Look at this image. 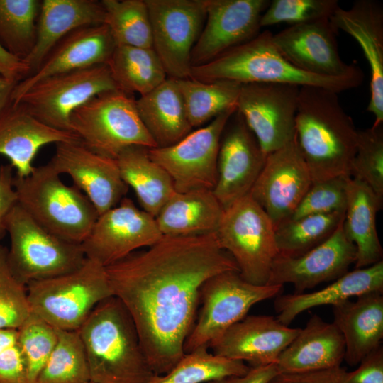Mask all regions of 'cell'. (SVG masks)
Instances as JSON below:
<instances>
[{"instance_id": "cell-1", "label": "cell", "mask_w": 383, "mask_h": 383, "mask_svg": "<svg viewBox=\"0 0 383 383\" xmlns=\"http://www.w3.org/2000/svg\"><path fill=\"white\" fill-rule=\"evenodd\" d=\"M106 271L113 295L130 313L155 374L167 373L184 356L204 283L221 272H239L216 232L163 235L146 250L106 267Z\"/></svg>"}, {"instance_id": "cell-2", "label": "cell", "mask_w": 383, "mask_h": 383, "mask_svg": "<svg viewBox=\"0 0 383 383\" xmlns=\"http://www.w3.org/2000/svg\"><path fill=\"white\" fill-rule=\"evenodd\" d=\"M357 133L338 93L319 87H300L295 141L313 182L350 177Z\"/></svg>"}, {"instance_id": "cell-3", "label": "cell", "mask_w": 383, "mask_h": 383, "mask_svg": "<svg viewBox=\"0 0 383 383\" xmlns=\"http://www.w3.org/2000/svg\"><path fill=\"white\" fill-rule=\"evenodd\" d=\"M93 383H148L155 375L126 308L115 296L100 301L77 330Z\"/></svg>"}, {"instance_id": "cell-4", "label": "cell", "mask_w": 383, "mask_h": 383, "mask_svg": "<svg viewBox=\"0 0 383 383\" xmlns=\"http://www.w3.org/2000/svg\"><path fill=\"white\" fill-rule=\"evenodd\" d=\"M270 30L221 54L211 62L192 67L189 79L200 82L230 80L240 84L274 82L322 87L336 93L361 84L364 75L327 77L304 72L277 50Z\"/></svg>"}, {"instance_id": "cell-5", "label": "cell", "mask_w": 383, "mask_h": 383, "mask_svg": "<svg viewBox=\"0 0 383 383\" xmlns=\"http://www.w3.org/2000/svg\"><path fill=\"white\" fill-rule=\"evenodd\" d=\"M49 162L27 177L14 176L18 204L40 226L65 240L82 244L99 214L76 186H68Z\"/></svg>"}, {"instance_id": "cell-6", "label": "cell", "mask_w": 383, "mask_h": 383, "mask_svg": "<svg viewBox=\"0 0 383 383\" xmlns=\"http://www.w3.org/2000/svg\"><path fill=\"white\" fill-rule=\"evenodd\" d=\"M70 125L89 150L111 159L131 146L157 148L140 118L135 99L120 89L101 92L75 109Z\"/></svg>"}, {"instance_id": "cell-7", "label": "cell", "mask_w": 383, "mask_h": 383, "mask_svg": "<svg viewBox=\"0 0 383 383\" xmlns=\"http://www.w3.org/2000/svg\"><path fill=\"white\" fill-rule=\"evenodd\" d=\"M26 287L31 312L63 331H77L100 301L113 296L106 267L89 258L72 272Z\"/></svg>"}, {"instance_id": "cell-8", "label": "cell", "mask_w": 383, "mask_h": 383, "mask_svg": "<svg viewBox=\"0 0 383 383\" xmlns=\"http://www.w3.org/2000/svg\"><path fill=\"white\" fill-rule=\"evenodd\" d=\"M6 233L11 240L7 252L9 267L26 285L72 272L87 259L81 244L48 232L18 204L7 217Z\"/></svg>"}, {"instance_id": "cell-9", "label": "cell", "mask_w": 383, "mask_h": 383, "mask_svg": "<svg viewBox=\"0 0 383 383\" xmlns=\"http://www.w3.org/2000/svg\"><path fill=\"white\" fill-rule=\"evenodd\" d=\"M216 234L245 280L267 284L272 262L279 255L275 227L250 194L224 210Z\"/></svg>"}, {"instance_id": "cell-10", "label": "cell", "mask_w": 383, "mask_h": 383, "mask_svg": "<svg viewBox=\"0 0 383 383\" xmlns=\"http://www.w3.org/2000/svg\"><path fill=\"white\" fill-rule=\"evenodd\" d=\"M282 289L283 285L250 283L236 271L221 272L209 278L200 289L199 307L184 343V353L209 347L244 318L255 304L279 296Z\"/></svg>"}, {"instance_id": "cell-11", "label": "cell", "mask_w": 383, "mask_h": 383, "mask_svg": "<svg viewBox=\"0 0 383 383\" xmlns=\"http://www.w3.org/2000/svg\"><path fill=\"white\" fill-rule=\"evenodd\" d=\"M114 89H118L108 65L100 64L44 78L11 102L50 127L72 132V111L94 96Z\"/></svg>"}, {"instance_id": "cell-12", "label": "cell", "mask_w": 383, "mask_h": 383, "mask_svg": "<svg viewBox=\"0 0 383 383\" xmlns=\"http://www.w3.org/2000/svg\"><path fill=\"white\" fill-rule=\"evenodd\" d=\"M236 109L235 106L224 111L172 145L148 148L150 157L168 173L177 192L213 190L221 135Z\"/></svg>"}, {"instance_id": "cell-13", "label": "cell", "mask_w": 383, "mask_h": 383, "mask_svg": "<svg viewBox=\"0 0 383 383\" xmlns=\"http://www.w3.org/2000/svg\"><path fill=\"white\" fill-rule=\"evenodd\" d=\"M152 48L169 78L190 77L191 53L206 19V0H145Z\"/></svg>"}, {"instance_id": "cell-14", "label": "cell", "mask_w": 383, "mask_h": 383, "mask_svg": "<svg viewBox=\"0 0 383 383\" xmlns=\"http://www.w3.org/2000/svg\"><path fill=\"white\" fill-rule=\"evenodd\" d=\"M299 90L291 84H241L237 111L266 154L294 140Z\"/></svg>"}, {"instance_id": "cell-15", "label": "cell", "mask_w": 383, "mask_h": 383, "mask_svg": "<svg viewBox=\"0 0 383 383\" xmlns=\"http://www.w3.org/2000/svg\"><path fill=\"white\" fill-rule=\"evenodd\" d=\"M155 217L124 197L118 205L99 215L81 246L87 258L111 265L162 237Z\"/></svg>"}, {"instance_id": "cell-16", "label": "cell", "mask_w": 383, "mask_h": 383, "mask_svg": "<svg viewBox=\"0 0 383 383\" xmlns=\"http://www.w3.org/2000/svg\"><path fill=\"white\" fill-rule=\"evenodd\" d=\"M267 0H206V19L191 53L192 67L204 65L260 32Z\"/></svg>"}, {"instance_id": "cell-17", "label": "cell", "mask_w": 383, "mask_h": 383, "mask_svg": "<svg viewBox=\"0 0 383 383\" xmlns=\"http://www.w3.org/2000/svg\"><path fill=\"white\" fill-rule=\"evenodd\" d=\"M312 182L294 138L267 154L249 194L276 228L291 217Z\"/></svg>"}, {"instance_id": "cell-18", "label": "cell", "mask_w": 383, "mask_h": 383, "mask_svg": "<svg viewBox=\"0 0 383 383\" xmlns=\"http://www.w3.org/2000/svg\"><path fill=\"white\" fill-rule=\"evenodd\" d=\"M267 156L236 109L221 135L218 179L213 190L224 210L250 193Z\"/></svg>"}, {"instance_id": "cell-19", "label": "cell", "mask_w": 383, "mask_h": 383, "mask_svg": "<svg viewBox=\"0 0 383 383\" xmlns=\"http://www.w3.org/2000/svg\"><path fill=\"white\" fill-rule=\"evenodd\" d=\"M55 145V154L48 162L60 174L72 178L99 215L118 205L126 196L128 187L116 160L91 151L79 140Z\"/></svg>"}, {"instance_id": "cell-20", "label": "cell", "mask_w": 383, "mask_h": 383, "mask_svg": "<svg viewBox=\"0 0 383 383\" xmlns=\"http://www.w3.org/2000/svg\"><path fill=\"white\" fill-rule=\"evenodd\" d=\"M338 31L331 18H326L289 26L273 34L272 41L290 63L307 73L327 77L364 75L359 67L341 59Z\"/></svg>"}, {"instance_id": "cell-21", "label": "cell", "mask_w": 383, "mask_h": 383, "mask_svg": "<svg viewBox=\"0 0 383 383\" xmlns=\"http://www.w3.org/2000/svg\"><path fill=\"white\" fill-rule=\"evenodd\" d=\"M343 222L326 240L304 254L297 257L278 255L272 262L267 284L289 283L294 293H304L348 272L355 262L356 248L346 236Z\"/></svg>"}, {"instance_id": "cell-22", "label": "cell", "mask_w": 383, "mask_h": 383, "mask_svg": "<svg viewBox=\"0 0 383 383\" xmlns=\"http://www.w3.org/2000/svg\"><path fill=\"white\" fill-rule=\"evenodd\" d=\"M300 329L285 326L272 316L247 315L209 348L217 355L247 362L250 367L267 365L276 363Z\"/></svg>"}, {"instance_id": "cell-23", "label": "cell", "mask_w": 383, "mask_h": 383, "mask_svg": "<svg viewBox=\"0 0 383 383\" xmlns=\"http://www.w3.org/2000/svg\"><path fill=\"white\" fill-rule=\"evenodd\" d=\"M116 43L105 24L77 28L62 38L39 67L15 87L11 101L38 81L60 73L107 64Z\"/></svg>"}, {"instance_id": "cell-24", "label": "cell", "mask_w": 383, "mask_h": 383, "mask_svg": "<svg viewBox=\"0 0 383 383\" xmlns=\"http://www.w3.org/2000/svg\"><path fill=\"white\" fill-rule=\"evenodd\" d=\"M331 20L338 30L359 43L371 72L370 99L367 110L383 123V8L373 0H357L348 9L339 7Z\"/></svg>"}, {"instance_id": "cell-25", "label": "cell", "mask_w": 383, "mask_h": 383, "mask_svg": "<svg viewBox=\"0 0 383 383\" xmlns=\"http://www.w3.org/2000/svg\"><path fill=\"white\" fill-rule=\"evenodd\" d=\"M79 140L74 133L50 127L11 102L0 113V155L7 157L16 175L28 176L40 148L50 144Z\"/></svg>"}, {"instance_id": "cell-26", "label": "cell", "mask_w": 383, "mask_h": 383, "mask_svg": "<svg viewBox=\"0 0 383 383\" xmlns=\"http://www.w3.org/2000/svg\"><path fill=\"white\" fill-rule=\"evenodd\" d=\"M343 337L334 325L313 315L282 352L278 373L316 371L340 367L345 356Z\"/></svg>"}, {"instance_id": "cell-27", "label": "cell", "mask_w": 383, "mask_h": 383, "mask_svg": "<svg viewBox=\"0 0 383 383\" xmlns=\"http://www.w3.org/2000/svg\"><path fill=\"white\" fill-rule=\"evenodd\" d=\"M333 323L345 341L344 360L357 365L383 338V292H374L333 306Z\"/></svg>"}, {"instance_id": "cell-28", "label": "cell", "mask_w": 383, "mask_h": 383, "mask_svg": "<svg viewBox=\"0 0 383 383\" xmlns=\"http://www.w3.org/2000/svg\"><path fill=\"white\" fill-rule=\"evenodd\" d=\"M104 9L96 0H43L37 22L35 46L25 59L30 76L52 47L70 32L87 26L103 24Z\"/></svg>"}, {"instance_id": "cell-29", "label": "cell", "mask_w": 383, "mask_h": 383, "mask_svg": "<svg viewBox=\"0 0 383 383\" xmlns=\"http://www.w3.org/2000/svg\"><path fill=\"white\" fill-rule=\"evenodd\" d=\"M326 287L310 293L279 295L274 301L277 319L285 326L304 311L324 305H336L362 294L383 292V260L348 272Z\"/></svg>"}, {"instance_id": "cell-30", "label": "cell", "mask_w": 383, "mask_h": 383, "mask_svg": "<svg viewBox=\"0 0 383 383\" xmlns=\"http://www.w3.org/2000/svg\"><path fill=\"white\" fill-rule=\"evenodd\" d=\"M223 212L212 190L196 189L175 192L155 218L164 236H194L216 232Z\"/></svg>"}, {"instance_id": "cell-31", "label": "cell", "mask_w": 383, "mask_h": 383, "mask_svg": "<svg viewBox=\"0 0 383 383\" xmlns=\"http://www.w3.org/2000/svg\"><path fill=\"white\" fill-rule=\"evenodd\" d=\"M343 231L356 248L355 269L382 260L383 250L377 231V213L382 201L364 182L349 177Z\"/></svg>"}, {"instance_id": "cell-32", "label": "cell", "mask_w": 383, "mask_h": 383, "mask_svg": "<svg viewBox=\"0 0 383 383\" xmlns=\"http://www.w3.org/2000/svg\"><path fill=\"white\" fill-rule=\"evenodd\" d=\"M135 105L157 148L172 145L192 131L175 79L167 78L135 100Z\"/></svg>"}, {"instance_id": "cell-33", "label": "cell", "mask_w": 383, "mask_h": 383, "mask_svg": "<svg viewBox=\"0 0 383 383\" xmlns=\"http://www.w3.org/2000/svg\"><path fill=\"white\" fill-rule=\"evenodd\" d=\"M116 161L122 179L133 189L142 209L155 218L177 192L170 176L150 157L145 147H128Z\"/></svg>"}, {"instance_id": "cell-34", "label": "cell", "mask_w": 383, "mask_h": 383, "mask_svg": "<svg viewBox=\"0 0 383 383\" xmlns=\"http://www.w3.org/2000/svg\"><path fill=\"white\" fill-rule=\"evenodd\" d=\"M118 89L144 95L167 79L153 48L116 45L106 64Z\"/></svg>"}, {"instance_id": "cell-35", "label": "cell", "mask_w": 383, "mask_h": 383, "mask_svg": "<svg viewBox=\"0 0 383 383\" xmlns=\"http://www.w3.org/2000/svg\"><path fill=\"white\" fill-rule=\"evenodd\" d=\"M176 80L192 128L236 106L241 87L238 82L223 79L200 82L189 78Z\"/></svg>"}, {"instance_id": "cell-36", "label": "cell", "mask_w": 383, "mask_h": 383, "mask_svg": "<svg viewBox=\"0 0 383 383\" xmlns=\"http://www.w3.org/2000/svg\"><path fill=\"white\" fill-rule=\"evenodd\" d=\"M250 369L243 361L217 355L203 346L184 353L169 372L155 374L148 383H208L244 375Z\"/></svg>"}, {"instance_id": "cell-37", "label": "cell", "mask_w": 383, "mask_h": 383, "mask_svg": "<svg viewBox=\"0 0 383 383\" xmlns=\"http://www.w3.org/2000/svg\"><path fill=\"white\" fill-rule=\"evenodd\" d=\"M345 212L289 218L275 228L279 255L297 257L326 240L343 222Z\"/></svg>"}, {"instance_id": "cell-38", "label": "cell", "mask_w": 383, "mask_h": 383, "mask_svg": "<svg viewBox=\"0 0 383 383\" xmlns=\"http://www.w3.org/2000/svg\"><path fill=\"white\" fill-rule=\"evenodd\" d=\"M42 1L0 0V44L11 54L26 59L37 37Z\"/></svg>"}, {"instance_id": "cell-39", "label": "cell", "mask_w": 383, "mask_h": 383, "mask_svg": "<svg viewBox=\"0 0 383 383\" xmlns=\"http://www.w3.org/2000/svg\"><path fill=\"white\" fill-rule=\"evenodd\" d=\"M105 24L116 45L152 48L151 25L145 0H102Z\"/></svg>"}, {"instance_id": "cell-40", "label": "cell", "mask_w": 383, "mask_h": 383, "mask_svg": "<svg viewBox=\"0 0 383 383\" xmlns=\"http://www.w3.org/2000/svg\"><path fill=\"white\" fill-rule=\"evenodd\" d=\"M57 340L35 383H90L84 348L77 331L57 329Z\"/></svg>"}, {"instance_id": "cell-41", "label": "cell", "mask_w": 383, "mask_h": 383, "mask_svg": "<svg viewBox=\"0 0 383 383\" xmlns=\"http://www.w3.org/2000/svg\"><path fill=\"white\" fill-rule=\"evenodd\" d=\"M350 177L364 182L383 201V126L358 131Z\"/></svg>"}, {"instance_id": "cell-42", "label": "cell", "mask_w": 383, "mask_h": 383, "mask_svg": "<svg viewBox=\"0 0 383 383\" xmlns=\"http://www.w3.org/2000/svg\"><path fill=\"white\" fill-rule=\"evenodd\" d=\"M17 330L26 365V383H35L56 345L57 329L31 312Z\"/></svg>"}, {"instance_id": "cell-43", "label": "cell", "mask_w": 383, "mask_h": 383, "mask_svg": "<svg viewBox=\"0 0 383 383\" xmlns=\"http://www.w3.org/2000/svg\"><path fill=\"white\" fill-rule=\"evenodd\" d=\"M8 249L0 245V329H18L31 313L27 287L12 272Z\"/></svg>"}, {"instance_id": "cell-44", "label": "cell", "mask_w": 383, "mask_h": 383, "mask_svg": "<svg viewBox=\"0 0 383 383\" xmlns=\"http://www.w3.org/2000/svg\"><path fill=\"white\" fill-rule=\"evenodd\" d=\"M339 8L337 0H273L262 13L260 27L287 23H307L331 18Z\"/></svg>"}, {"instance_id": "cell-45", "label": "cell", "mask_w": 383, "mask_h": 383, "mask_svg": "<svg viewBox=\"0 0 383 383\" xmlns=\"http://www.w3.org/2000/svg\"><path fill=\"white\" fill-rule=\"evenodd\" d=\"M349 177L340 176L313 182L289 218L311 214L345 212Z\"/></svg>"}, {"instance_id": "cell-46", "label": "cell", "mask_w": 383, "mask_h": 383, "mask_svg": "<svg viewBox=\"0 0 383 383\" xmlns=\"http://www.w3.org/2000/svg\"><path fill=\"white\" fill-rule=\"evenodd\" d=\"M341 383H383V346L367 354L356 370L345 372Z\"/></svg>"}, {"instance_id": "cell-47", "label": "cell", "mask_w": 383, "mask_h": 383, "mask_svg": "<svg viewBox=\"0 0 383 383\" xmlns=\"http://www.w3.org/2000/svg\"><path fill=\"white\" fill-rule=\"evenodd\" d=\"M13 170V168L10 164L0 165V240L6 233L7 217L18 204Z\"/></svg>"}, {"instance_id": "cell-48", "label": "cell", "mask_w": 383, "mask_h": 383, "mask_svg": "<svg viewBox=\"0 0 383 383\" xmlns=\"http://www.w3.org/2000/svg\"><path fill=\"white\" fill-rule=\"evenodd\" d=\"M346 370L341 366L294 373H278L269 383H341Z\"/></svg>"}, {"instance_id": "cell-49", "label": "cell", "mask_w": 383, "mask_h": 383, "mask_svg": "<svg viewBox=\"0 0 383 383\" xmlns=\"http://www.w3.org/2000/svg\"><path fill=\"white\" fill-rule=\"evenodd\" d=\"M28 74L26 61L13 55L0 44V77L18 83Z\"/></svg>"}, {"instance_id": "cell-50", "label": "cell", "mask_w": 383, "mask_h": 383, "mask_svg": "<svg viewBox=\"0 0 383 383\" xmlns=\"http://www.w3.org/2000/svg\"><path fill=\"white\" fill-rule=\"evenodd\" d=\"M278 374L275 363L250 367V370L242 376H231L208 383H269Z\"/></svg>"}, {"instance_id": "cell-51", "label": "cell", "mask_w": 383, "mask_h": 383, "mask_svg": "<svg viewBox=\"0 0 383 383\" xmlns=\"http://www.w3.org/2000/svg\"><path fill=\"white\" fill-rule=\"evenodd\" d=\"M17 84L0 77V113L11 102V96Z\"/></svg>"}, {"instance_id": "cell-52", "label": "cell", "mask_w": 383, "mask_h": 383, "mask_svg": "<svg viewBox=\"0 0 383 383\" xmlns=\"http://www.w3.org/2000/svg\"><path fill=\"white\" fill-rule=\"evenodd\" d=\"M90 383H93V382H90Z\"/></svg>"}]
</instances>
